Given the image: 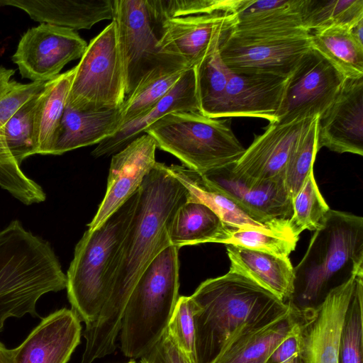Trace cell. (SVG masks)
Listing matches in <instances>:
<instances>
[{"label": "cell", "instance_id": "7402d4cb", "mask_svg": "<svg viewBox=\"0 0 363 363\" xmlns=\"http://www.w3.org/2000/svg\"><path fill=\"white\" fill-rule=\"evenodd\" d=\"M289 77L238 74L230 71L224 98L216 118L258 117L274 123Z\"/></svg>", "mask_w": 363, "mask_h": 363}, {"label": "cell", "instance_id": "d6986e66", "mask_svg": "<svg viewBox=\"0 0 363 363\" xmlns=\"http://www.w3.org/2000/svg\"><path fill=\"white\" fill-rule=\"evenodd\" d=\"M157 147L155 139L146 133L137 137L113 155L106 191L88 225V230L100 226L139 189L157 162Z\"/></svg>", "mask_w": 363, "mask_h": 363}, {"label": "cell", "instance_id": "4dcf8cb0", "mask_svg": "<svg viewBox=\"0 0 363 363\" xmlns=\"http://www.w3.org/2000/svg\"><path fill=\"white\" fill-rule=\"evenodd\" d=\"M312 48L324 57L345 79L363 77V46L349 28L328 27L310 32Z\"/></svg>", "mask_w": 363, "mask_h": 363}, {"label": "cell", "instance_id": "cb8c5ba5", "mask_svg": "<svg viewBox=\"0 0 363 363\" xmlns=\"http://www.w3.org/2000/svg\"><path fill=\"white\" fill-rule=\"evenodd\" d=\"M303 0H235L231 10L235 24L231 31L250 35L294 34L302 25Z\"/></svg>", "mask_w": 363, "mask_h": 363}, {"label": "cell", "instance_id": "8d00e7d4", "mask_svg": "<svg viewBox=\"0 0 363 363\" xmlns=\"http://www.w3.org/2000/svg\"><path fill=\"white\" fill-rule=\"evenodd\" d=\"M315 117L309 128L294 150L284 171L282 179L286 191L293 201L302 188L310 172L318 152L317 124Z\"/></svg>", "mask_w": 363, "mask_h": 363}, {"label": "cell", "instance_id": "d590c367", "mask_svg": "<svg viewBox=\"0 0 363 363\" xmlns=\"http://www.w3.org/2000/svg\"><path fill=\"white\" fill-rule=\"evenodd\" d=\"M40 91L26 101L9 118L4 127L8 149L20 166L26 158L35 155L34 119Z\"/></svg>", "mask_w": 363, "mask_h": 363}, {"label": "cell", "instance_id": "60d3db41", "mask_svg": "<svg viewBox=\"0 0 363 363\" xmlns=\"http://www.w3.org/2000/svg\"><path fill=\"white\" fill-rule=\"evenodd\" d=\"M155 3L164 20L218 11L230 12L235 0H155Z\"/></svg>", "mask_w": 363, "mask_h": 363}, {"label": "cell", "instance_id": "ee69618b", "mask_svg": "<svg viewBox=\"0 0 363 363\" xmlns=\"http://www.w3.org/2000/svg\"><path fill=\"white\" fill-rule=\"evenodd\" d=\"M349 30L357 43L363 46V18L353 25Z\"/></svg>", "mask_w": 363, "mask_h": 363}, {"label": "cell", "instance_id": "f546056e", "mask_svg": "<svg viewBox=\"0 0 363 363\" xmlns=\"http://www.w3.org/2000/svg\"><path fill=\"white\" fill-rule=\"evenodd\" d=\"M228 228L207 206L186 201L177 211L169 228V241L180 248L206 242L222 243Z\"/></svg>", "mask_w": 363, "mask_h": 363}, {"label": "cell", "instance_id": "7c38bea8", "mask_svg": "<svg viewBox=\"0 0 363 363\" xmlns=\"http://www.w3.org/2000/svg\"><path fill=\"white\" fill-rule=\"evenodd\" d=\"M345 80L312 48L289 76L274 123H285L321 115L338 96Z\"/></svg>", "mask_w": 363, "mask_h": 363}, {"label": "cell", "instance_id": "d4e9b609", "mask_svg": "<svg viewBox=\"0 0 363 363\" xmlns=\"http://www.w3.org/2000/svg\"><path fill=\"white\" fill-rule=\"evenodd\" d=\"M12 6L31 19L74 30L90 29L97 23L112 20V0H0V6Z\"/></svg>", "mask_w": 363, "mask_h": 363}, {"label": "cell", "instance_id": "ffe728a7", "mask_svg": "<svg viewBox=\"0 0 363 363\" xmlns=\"http://www.w3.org/2000/svg\"><path fill=\"white\" fill-rule=\"evenodd\" d=\"M318 150L363 155V77L346 79L330 106L318 116Z\"/></svg>", "mask_w": 363, "mask_h": 363}, {"label": "cell", "instance_id": "5b68a950", "mask_svg": "<svg viewBox=\"0 0 363 363\" xmlns=\"http://www.w3.org/2000/svg\"><path fill=\"white\" fill-rule=\"evenodd\" d=\"M138 199V190L100 226L86 230L76 245L66 289L72 310L85 324L95 320L106 300Z\"/></svg>", "mask_w": 363, "mask_h": 363}, {"label": "cell", "instance_id": "7dc6e473", "mask_svg": "<svg viewBox=\"0 0 363 363\" xmlns=\"http://www.w3.org/2000/svg\"><path fill=\"white\" fill-rule=\"evenodd\" d=\"M294 355H295V354H294ZM294 357V355H293L291 357H290L289 359H286V360L284 361V362H281V363H289V362H290V361H291V359H292V357Z\"/></svg>", "mask_w": 363, "mask_h": 363}, {"label": "cell", "instance_id": "f35d334b", "mask_svg": "<svg viewBox=\"0 0 363 363\" xmlns=\"http://www.w3.org/2000/svg\"><path fill=\"white\" fill-rule=\"evenodd\" d=\"M363 279L354 290L342 331L339 363H362Z\"/></svg>", "mask_w": 363, "mask_h": 363}, {"label": "cell", "instance_id": "ba28073f", "mask_svg": "<svg viewBox=\"0 0 363 363\" xmlns=\"http://www.w3.org/2000/svg\"><path fill=\"white\" fill-rule=\"evenodd\" d=\"M112 20L116 23L125 74V94L158 75L190 67L160 47L162 20L152 0H114ZM111 20V21H112Z\"/></svg>", "mask_w": 363, "mask_h": 363}, {"label": "cell", "instance_id": "f1b7e54d", "mask_svg": "<svg viewBox=\"0 0 363 363\" xmlns=\"http://www.w3.org/2000/svg\"><path fill=\"white\" fill-rule=\"evenodd\" d=\"M75 67L45 83L34 119L35 155H52L66 106Z\"/></svg>", "mask_w": 363, "mask_h": 363}, {"label": "cell", "instance_id": "4fadbf2b", "mask_svg": "<svg viewBox=\"0 0 363 363\" xmlns=\"http://www.w3.org/2000/svg\"><path fill=\"white\" fill-rule=\"evenodd\" d=\"M86 47L76 30L40 23L23 34L11 60L22 78L47 82L69 62L80 59Z\"/></svg>", "mask_w": 363, "mask_h": 363}, {"label": "cell", "instance_id": "d6a6232c", "mask_svg": "<svg viewBox=\"0 0 363 363\" xmlns=\"http://www.w3.org/2000/svg\"><path fill=\"white\" fill-rule=\"evenodd\" d=\"M194 68L199 113L216 118L224 98L230 70L223 61L219 48Z\"/></svg>", "mask_w": 363, "mask_h": 363}, {"label": "cell", "instance_id": "836d02e7", "mask_svg": "<svg viewBox=\"0 0 363 363\" xmlns=\"http://www.w3.org/2000/svg\"><path fill=\"white\" fill-rule=\"evenodd\" d=\"M292 209L289 224L297 236L303 230L315 231L321 226L330 208L319 190L313 170L294 198Z\"/></svg>", "mask_w": 363, "mask_h": 363}, {"label": "cell", "instance_id": "9c48e42d", "mask_svg": "<svg viewBox=\"0 0 363 363\" xmlns=\"http://www.w3.org/2000/svg\"><path fill=\"white\" fill-rule=\"evenodd\" d=\"M125 97L123 55L112 20L91 40L75 66L66 106L78 111L115 109Z\"/></svg>", "mask_w": 363, "mask_h": 363}, {"label": "cell", "instance_id": "83f0119b", "mask_svg": "<svg viewBox=\"0 0 363 363\" xmlns=\"http://www.w3.org/2000/svg\"><path fill=\"white\" fill-rule=\"evenodd\" d=\"M121 127L120 108L78 111L65 106L52 155L95 144L115 134Z\"/></svg>", "mask_w": 363, "mask_h": 363}, {"label": "cell", "instance_id": "3957f363", "mask_svg": "<svg viewBox=\"0 0 363 363\" xmlns=\"http://www.w3.org/2000/svg\"><path fill=\"white\" fill-rule=\"evenodd\" d=\"M66 286V275L48 242L18 220L0 231V332L8 318L36 315L40 298Z\"/></svg>", "mask_w": 363, "mask_h": 363}, {"label": "cell", "instance_id": "e0dca14e", "mask_svg": "<svg viewBox=\"0 0 363 363\" xmlns=\"http://www.w3.org/2000/svg\"><path fill=\"white\" fill-rule=\"evenodd\" d=\"M15 69L0 65V186L22 203L44 201L42 187L28 177L11 155L4 127L9 118L28 99L39 93L46 82L21 83L13 79Z\"/></svg>", "mask_w": 363, "mask_h": 363}, {"label": "cell", "instance_id": "44dd1931", "mask_svg": "<svg viewBox=\"0 0 363 363\" xmlns=\"http://www.w3.org/2000/svg\"><path fill=\"white\" fill-rule=\"evenodd\" d=\"M81 335V321L76 313L65 308L56 311L12 350L13 363H67Z\"/></svg>", "mask_w": 363, "mask_h": 363}, {"label": "cell", "instance_id": "e575fe53", "mask_svg": "<svg viewBox=\"0 0 363 363\" xmlns=\"http://www.w3.org/2000/svg\"><path fill=\"white\" fill-rule=\"evenodd\" d=\"M188 68L158 75L138 85L125 97L120 108L121 127L157 104L174 86Z\"/></svg>", "mask_w": 363, "mask_h": 363}, {"label": "cell", "instance_id": "74e56055", "mask_svg": "<svg viewBox=\"0 0 363 363\" xmlns=\"http://www.w3.org/2000/svg\"><path fill=\"white\" fill-rule=\"evenodd\" d=\"M298 238L293 233L277 234L258 230L228 228L222 243L289 257L296 249Z\"/></svg>", "mask_w": 363, "mask_h": 363}, {"label": "cell", "instance_id": "bcb514c9", "mask_svg": "<svg viewBox=\"0 0 363 363\" xmlns=\"http://www.w3.org/2000/svg\"><path fill=\"white\" fill-rule=\"evenodd\" d=\"M289 363H303L298 354L294 355Z\"/></svg>", "mask_w": 363, "mask_h": 363}, {"label": "cell", "instance_id": "8fae6325", "mask_svg": "<svg viewBox=\"0 0 363 363\" xmlns=\"http://www.w3.org/2000/svg\"><path fill=\"white\" fill-rule=\"evenodd\" d=\"M363 270L331 289L316 306L301 308L299 352L303 363H339L342 331Z\"/></svg>", "mask_w": 363, "mask_h": 363}, {"label": "cell", "instance_id": "b9f144b4", "mask_svg": "<svg viewBox=\"0 0 363 363\" xmlns=\"http://www.w3.org/2000/svg\"><path fill=\"white\" fill-rule=\"evenodd\" d=\"M140 363H190L167 332L157 343L140 359Z\"/></svg>", "mask_w": 363, "mask_h": 363}, {"label": "cell", "instance_id": "ab89813d", "mask_svg": "<svg viewBox=\"0 0 363 363\" xmlns=\"http://www.w3.org/2000/svg\"><path fill=\"white\" fill-rule=\"evenodd\" d=\"M196 306L191 296L179 297L166 332L190 363H197L194 315Z\"/></svg>", "mask_w": 363, "mask_h": 363}, {"label": "cell", "instance_id": "603a6c76", "mask_svg": "<svg viewBox=\"0 0 363 363\" xmlns=\"http://www.w3.org/2000/svg\"><path fill=\"white\" fill-rule=\"evenodd\" d=\"M181 111L199 112L194 67L188 68L174 86L157 104L98 144L91 154L95 157L115 154L164 116Z\"/></svg>", "mask_w": 363, "mask_h": 363}, {"label": "cell", "instance_id": "7bdbcfd3", "mask_svg": "<svg viewBox=\"0 0 363 363\" xmlns=\"http://www.w3.org/2000/svg\"><path fill=\"white\" fill-rule=\"evenodd\" d=\"M299 352V325L276 348L267 363H281Z\"/></svg>", "mask_w": 363, "mask_h": 363}, {"label": "cell", "instance_id": "f6af8a7d", "mask_svg": "<svg viewBox=\"0 0 363 363\" xmlns=\"http://www.w3.org/2000/svg\"><path fill=\"white\" fill-rule=\"evenodd\" d=\"M0 363H13V352L0 342Z\"/></svg>", "mask_w": 363, "mask_h": 363}, {"label": "cell", "instance_id": "6da1fadb", "mask_svg": "<svg viewBox=\"0 0 363 363\" xmlns=\"http://www.w3.org/2000/svg\"><path fill=\"white\" fill-rule=\"evenodd\" d=\"M186 201V188L168 166L157 162L138 189L137 206L104 305L82 333L86 340L83 362L94 363L115 351L123 313L135 284L155 257L171 245L172 221Z\"/></svg>", "mask_w": 363, "mask_h": 363}, {"label": "cell", "instance_id": "484cf974", "mask_svg": "<svg viewBox=\"0 0 363 363\" xmlns=\"http://www.w3.org/2000/svg\"><path fill=\"white\" fill-rule=\"evenodd\" d=\"M168 167L173 175L186 188L187 200L207 206L218 216L227 228L258 230L277 234H294L290 225L268 223L254 217L234 201L209 186L199 172L184 166L172 164Z\"/></svg>", "mask_w": 363, "mask_h": 363}, {"label": "cell", "instance_id": "4316f807", "mask_svg": "<svg viewBox=\"0 0 363 363\" xmlns=\"http://www.w3.org/2000/svg\"><path fill=\"white\" fill-rule=\"evenodd\" d=\"M230 271L241 274L269 291L284 302L294 294V267L289 257L225 245Z\"/></svg>", "mask_w": 363, "mask_h": 363}, {"label": "cell", "instance_id": "2e32d148", "mask_svg": "<svg viewBox=\"0 0 363 363\" xmlns=\"http://www.w3.org/2000/svg\"><path fill=\"white\" fill-rule=\"evenodd\" d=\"M316 116L285 123H269L233 164V170L252 182L282 179L294 150Z\"/></svg>", "mask_w": 363, "mask_h": 363}, {"label": "cell", "instance_id": "277c9868", "mask_svg": "<svg viewBox=\"0 0 363 363\" xmlns=\"http://www.w3.org/2000/svg\"><path fill=\"white\" fill-rule=\"evenodd\" d=\"M361 270L363 218L330 209L294 267V294L290 302H297L301 308L315 306L331 289Z\"/></svg>", "mask_w": 363, "mask_h": 363}, {"label": "cell", "instance_id": "c3c4849f", "mask_svg": "<svg viewBox=\"0 0 363 363\" xmlns=\"http://www.w3.org/2000/svg\"><path fill=\"white\" fill-rule=\"evenodd\" d=\"M125 363H139V362H136L134 359H130L128 362H125Z\"/></svg>", "mask_w": 363, "mask_h": 363}, {"label": "cell", "instance_id": "9a60e30c", "mask_svg": "<svg viewBox=\"0 0 363 363\" xmlns=\"http://www.w3.org/2000/svg\"><path fill=\"white\" fill-rule=\"evenodd\" d=\"M235 21L228 11L167 18L159 30L158 43L164 52L193 67L219 48Z\"/></svg>", "mask_w": 363, "mask_h": 363}, {"label": "cell", "instance_id": "8992f818", "mask_svg": "<svg viewBox=\"0 0 363 363\" xmlns=\"http://www.w3.org/2000/svg\"><path fill=\"white\" fill-rule=\"evenodd\" d=\"M177 247L157 255L141 274L128 300L120 330V348L130 359H140L161 339L179 299Z\"/></svg>", "mask_w": 363, "mask_h": 363}, {"label": "cell", "instance_id": "5bb4252c", "mask_svg": "<svg viewBox=\"0 0 363 363\" xmlns=\"http://www.w3.org/2000/svg\"><path fill=\"white\" fill-rule=\"evenodd\" d=\"M232 165L200 174L211 188L234 201L260 220L290 225L292 201L281 178L252 182L238 174Z\"/></svg>", "mask_w": 363, "mask_h": 363}, {"label": "cell", "instance_id": "52a82bcc", "mask_svg": "<svg viewBox=\"0 0 363 363\" xmlns=\"http://www.w3.org/2000/svg\"><path fill=\"white\" fill-rule=\"evenodd\" d=\"M145 133L155 139L157 147L200 174L234 164L245 150L229 119L210 118L199 112L169 113Z\"/></svg>", "mask_w": 363, "mask_h": 363}, {"label": "cell", "instance_id": "1f68e13d", "mask_svg": "<svg viewBox=\"0 0 363 363\" xmlns=\"http://www.w3.org/2000/svg\"><path fill=\"white\" fill-rule=\"evenodd\" d=\"M363 18V0H303V27L309 33L328 27L350 28Z\"/></svg>", "mask_w": 363, "mask_h": 363}, {"label": "cell", "instance_id": "ac0fdd59", "mask_svg": "<svg viewBox=\"0 0 363 363\" xmlns=\"http://www.w3.org/2000/svg\"><path fill=\"white\" fill-rule=\"evenodd\" d=\"M301 308L284 311L237 328L209 363H267L279 345L298 327Z\"/></svg>", "mask_w": 363, "mask_h": 363}, {"label": "cell", "instance_id": "7a4b0ae2", "mask_svg": "<svg viewBox=\"0 0 363 363\" xmlns=\"http://www.w3.org/2000/svg\"><path fill=\"white\" fill-rule=\"evenodd\" d=\"M190 296L196 306L197 363H209L240 326L277 315L291 304L248 277L230 270L205 280Z\"/></svg>", "mask_w": 363, "mask_h": 363}, {"label": "cell", "instance_id": "30bf717a", "mask_svg": "<svg viewBox=\"0 0 363 363\" xmlns=\"http://www.w3.org/2000/svg\"><path fill=\"white\" fill-rule=\"evenodd\" d=\"M311 49L310 33L250 36L230 31L220 44L219 52L233 73L288 77Z\"/></svg>", "mask_w": 363, "mask_h": 363}]
</instances>
